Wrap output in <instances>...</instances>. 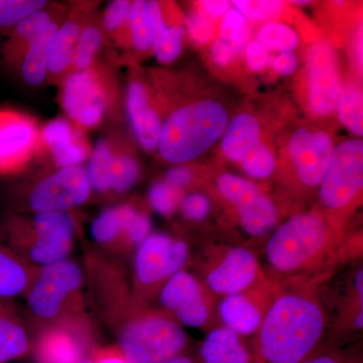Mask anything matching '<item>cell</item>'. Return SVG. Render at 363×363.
Here are the masks:
<instances>
[{
    "instance_id": "6da1fadb",
    "label": "cell",
    "mask_w": 363,
    "mask_h": 363,
    "mask_svg": "<svg viewBox=\"0 0 363 363\" xmlns=\"http://www.w3.org/2000/svg\"><path fill=\"white\" fill-rule=\"evenodd\" d=\"M326 318L311 285L300 284L272 301L259 330L252 363H298L319 342Z\"/></svg>"
},
{
    "instance_id": "7a4b0ae2",
    "label": "cell",
    "mask_w": 363,
    "mask_h": 363,
    "mask_svg": "<svg viewBox=\"0 0 363 363\" xmlns=\"http://www.w3.org/2000/svg\"><path fill=\"white\" fill-rule=\"evenodd\" d=\"M339 247L328 222L315 213L291 217L272 234L264 255L272 276L292 285H311L334 264Z\"/></svg>"
},
{
    "instance_id": "3957f363",
    "label": "cell",
    "mask_w": 363,
    "mask_h": 363,
    "mask_svg": "<svg viewBox=\"0 0 363 363\" xmlns=\"http://www.w3.org/2000/svg\"><path fill=\"white\" fill-rule=\"evenodd\" d=\"M128 363H164L187 346V334L168 313L143 309L135 298L109 319Z\"/></svg>"
},
{
    "instance_id": "277c9868",
    "label": "cell",
    "mask_w": 363,
    "mask_h": 363,
    "mask_svg": "<svg viewBox=\"0 0 363 363\" xmlns=\"http://www.w3.org/2000/svg\"><path fill=\"white\" fill-rule=\"evenodd\" d=\"M227 121L225 108L213 100L181 107L162 124L157 143L160 155L172 164L192 161L220 138Z\"/></svg>"
},
{
    "instance_id": "5b68a950",
    "label": "cell",
    "mask_w": 363,
    "mask_h": 363,
    "mask_svg": "<svg viewBox=\"0 0 363 363\" xmlns=\"http://www.w3.org/2000/svg\"><path fill=\"white\" fill-rule=\"evenodd\" d=\"M83 281L82 269L72 260L40 267L26 293L30 312L45 325L84 321Z\"/></svg>"
},
{
    "instance_id": "8992f818",
    "label": "cell",
    "mask_w": 363,
    "mask_h": 363,
    "mask_svg": "<svg viewBox=\"0 0 363 363\" xmlns=\"http://www.w3.org/2000/svg\"><path fill=\"white\" fill-rule=\"evenodd\" d=\"M74 233L73 219L61 212L37 213L28 226L16 220L9 221L6 226L9 250L37 269L67 259L73 247Z\"/></svg>"
},
{
    "instance_id": "52a82bcc",
    "label": "cell",
    "mask_w": 363,
    "mask_h": 363,
    "mask_svg": "<svg viewBox=\"0 0 363 363\" xmlns=\"http://www.w3.org/2000/svg\"><path fill=\"white\" fill-rule=\"evenodd\" d=\"M189 255L185 241L164 233L150 234L135 252L133 296L136 302L142 304L143 298L161 290L169 278L182 271Z\"/></svg>"
},
{
    "instance_id": "ba28073f",
    "label": "cell",
    "mask_w": 363,
    "mask_h": 363,
    "mask_svg": "<svg viewBox=\"0 0 363 363\" xmlns=\"http://www.w3.org/2000/svg\"><path fill=\"white\" fill-rule=\"evenodd\" d=\"M363 143L348 140L332 152L330 162L320 184V200L328 209L348 206L362 192Z\"/></svg>"
},
{
    "instance_id": "9c48e42d",
    "label": "cell",
    "mask_w": 363,
    "mask_h": 363,
    "mask_svg": "<svg viewBox=\"0 0 363 363\" xmlns=\"http://www.w3.org/2000/svg\"><path fill=\"white\" fill-rule=\"evenodd\" d=\"M217 188L236 209L243 230L252 238H264L276 228L279 212L266 195L240 177L224 174L217 181Z\"/></svg>"
},
{
    "instance_id": "30bf717a",
    "label": "cell",
    "mask_w": 363,
    "mask_h": 363,
    "mask_svg": "<svg viewBox=\"0 0 363 363\" xmlns=\"http://www.w3.org/2000/svg\"><path fill=\"white\" fill-rule=\"evenodd\" d=\"M90 192L84 168L77 166L60 169L35 186L28 196V205L37 213H66L87 201Z\"/></svg>"
},
{
    "instance_id": "8fae6325",
    "label": "cell",
    "mask_w": 363,
    "mask_h": 363,
    "mask_svg": "<svg viewBox=\"0 0 363 363\" xmlns=\"http://www.w3.org/2000/svg\"><path fill=\"white\" fill-rule=\"evenodd\" d=\"M61 102L68 116L79 125H98L107 108L106 88L99 74L93 69L72 72L64 83Z\"/></svg>"
},
{
    "instance_id": "7c38bea8",
    "label": "cell",
    "mask_w": 363,
    "mask_h": 363,
    "mask_svg": "<svg viewBox=\"0 0 363 363\" xmlns=\"http://www.w3.org/2000/svg\"><path fill=\"white\" fill-rule=\"evenodd\" d=\"M160 298L169 315L185 326L200 328L209 320L204 289L193 274L183 269L164 283Z\"/></svg>"
},
{
    "instance_id": "4fadbf2b",
    "label": "cell",
    "mask_w": 363,
    "mask_h": 363,
    "mask_svg": "<svg viewBox=\"0 0 363 363\" xmlns=\"http://www.w3.org/2000/svg\"><path fill=\"white\" fill-rule=\"evenodd\" d=\"M262 278L259 259L247 247H233L208 269L206 284L209 290L222 295L247 293Z\"/></svg>"
},
{
    "instance_id": "5bb4252c",
    "label": "cell",
    "mask_w": 363,
    "mask_h": 363,
    "mask_svg": "<svg viewBox=\"0 0 363 363\" xmlns=\"http://www.w3.org/2000/svg\"><path fill=\"white\" fill-rule=\"evenodd\" d=\"M38 130L30 117L0 109V175L20 172L33 156Z\"/></svg>"
},
{
    "instance_id": "9a60e30c",
    "label": "cell",
    "mask_w": 363,
    "mask_h": 363,
    "mask_svg": "<svg viewBox=\"0 0 363 363\" xmlns=\"http://www.w3.org/2000/svg\"><path fill=\"white\" fill-rule=\"evenodd\" d=\"M85 327V321L45 325L33 344L35 359L40 363H80L88 348Z\"/></svg>"
},
{
    "instance_id": "2e32d148",
    "label": "cell",
    "mask_w": 363,
    "mask_h": 363,
    "mask_svg": "<svg viewBox=\"0 0 363 363\" xmlns=\"http://www.w3.org/2000/svg\"><path fill=\"white\" fill-rule=\"evenodd\" d=\"M289 150L300 181L308 187L320 185L333 152L329 135L323 131L301 128L291 138Z\"/></svg>"
},
{
    "instance_id": "e0dca14e",
    "label": "cell",
    "mask_w": 363,
    "mask_h": 363,
    "mask_svg": "<svg viewBox=\"0 0 363 363\" xmlns=\"http://www.w3.org/2000/svg\"><path fill=\"white\" fill-rule=\"evenodd\" d=\"M340 93L333 51L328 45H318L310 56V104L318 116L335 109Z\"/></svg>"
},
{
    "instance_id": "ac0fdd59",
    "label": "cell",
    "mask_w": 363,
    "mask_h": 363,
    "mask_svg": "<svg viewBox=\"0 0 363 363\" xmlns=\"http://www.w3.org/2000/svg\"><path fill=\"white\" fill-rule=\"evenodd\" d=\"M42 138L60 169L80 166L89 154L82 133L65 118L50 121Z\"/></svg>"
},
{
    "instance_id": "d6986e66",
    "label": "cell",
    "mask_w": 363,
    "mask_h": 363,
    "mask_svg": "<svg viewBox=\"0 0 363 363\" xmlns=\"http://www.w3.org/2000/svg\"><path fill=\"white\" fill-rule=\"evenodd\" d=\"M126 106L138 142L145 150H156L162 124L156 111L150 106L143 84L133 82L128 86Z\"/></svg>"
},
{
    "instance_id": "ffe728a7",
    "label": "cell",
    "mask_w": 363,
    "mask_h": 363,
    "mask_svg": "<svg viewBox=\"0 0 363 363\" xmlns=\"http://www.w3.org/2000/svg\"><path fill=\"white\" fill-rule=\"evenodd\" d=\"M219 313L226 328L240 336H247L259 330L266 311L262 310L252 296L241 293L224 297Z\"/></svg>"
},
{
    "instance_id": "44dd1931",
    "label": "cell",
    "mask_w": 363,
    "mask_h": 363,
    "mask_svg": "<svg viewBox=\"0 0 363 363\" xmlns=\"http://www.w3.org/2000/svg\"><path fill=\"white\" fill-rule=\"evenodd\" d=\"M203 363H252V355L235 332L220 327L208 334L200 348Z\"/></svg>"
},
{
    "instance_id": "7402d4cb",
    "label": "cell",
    "mask_w": 363,
    "mask_h": 363,
    "mask_svg": "<svg viewBox=\"0 0 363 363\" xmlns=\"http://www.w3.org/2000/svg\"><path fill=\"white\" fill-rule=\"evenodd\" d=\"M32 348L25 325L7 302L0 298V363L25 357Z\"/></svg>"
},
{
    "instance_id": "603a6c76",
    "label": "cell",
    "mask_w": 363,
    "mask_h": 363,
    "mask_svg": "<svg viewBox=\"0 0 363 363\" xmlns=\"http://www.w3.org/2000/svg\"><path fill=\"white\" fill-rule=\"evenodd\" d=\"M39 269L30 266L9 248L0 245V298L28 293Z\"/></svg>"
},
{
    "instance_id": "cb8c5ba5",
    "label": "cell",
    "mask_w": 363,
    "mask_h": 363,
    "mask_svg": "<svg viewBox=\"0 0 363 363\" xmlns=\"http://www.w3.org/2000/svg\"><path fill=\"white\" fill-rule=\"evenodd\" d=\"M259 121L250 114L234 117L226 126L222 138V150L229 160L242 161L247 152L259 143Z\"/></svg>"
},
{
    "instance_id": "d4e9b609",
    "label": "cell",
    "mask_w": 363,
    "mask_h": 363,
    "mask_svg": "<svg viewBox=\"0 0 363 363\" xmlns=\"http://www.w3.org/2000/svg\"><path fill=\"white\" fill-rule=\"evenodd\" d=\"M57 28V23H52L28 43L20 62L21 75L28 85H40L45 80L49 65L50 48Z\"/></svg>"
},
{
    "instance_id": "484cf974",
    "label": "cell",
    "mask_w": 363,
    "mask_h": 363,
    "mask_svg": "<svg viewBox=\"0 0 363 363\" xmlns=\"http://www.w3.org/2000/svg\"><path fill=\"white\" fill-rule=\"evenodd\" d=\"M52 23L51 14L40 9L26 16L14 26L4 47V57L6 63L9 65H18L28 43Z\"/></svg>"
},
{
    "instance_id": "4316f807",
    "label": "cell",
    "mask_w": 363,
    "mask_h": 363,
    "mask_svg": "<svg viewBox=\"0 0 363 363\" xmlns=\"http://www.w3.org/2000/svg\"><path fill=\"white\" fill-rule=\"evenodd\" d=\"M81 30L82 28L76 21H66L57 28L50 48L48 65V72L52 75H59L71 66Z\"/></svg>"
},
{
    "instance_id": "83f0119b",
    "label": "cell",
    "mask_w": 363,
    "mask_h": 363,
    "mask_svg": "<svg viewBox=\"0 0 363 363\" xmlns=\"http://www.w3.org/2000/svg\"><path fill=\"white\" fill-rule=\"evenodd\" d=\"M118 208L121 231L114 252H130L140 247V243L150 235L152 225L149 217L140 213L135 208L128 205Z\"/></svg>"
},
{
    "instance_id": "f1b7e54d",
    "label": "cell",
    "mask_w": 363,
    "mask_h": 363,
    "mask_svg": "<svg viewBox=\"0 0 363 363\" xmlns=\"http://www.w3.org/2000/svg\"><path fill=\"white\" fill-rule=\"evenodd\" d=\"M113 152L111 145L105 140H99L91 154L86 174L90 187L97 192L111 190V169Z\"/></svg>"
},
{
    "instance_id": "f546056e",
    "label": "cell",
    "mask_w": 363,
    "mask_h": 363,
    "mask_svg": "<svg viewBox=\"0 0 363 363\" xmlns=\"http://www.w3.org/2000/svg\"><path fill=\"white\" fill-rule=\"evenodd\" d=\"M338 116L341 123L354 133H363V99L362 93L354 87L344 88L339 93L337 104Z\"/></svg>"
},
{
    "instance_id": "4dcf8cb0",
    "label": "cell",
    "mask_w": 363,
    "mask_h": 363,
    "mask_svg": "<svg viewBox=\"0 0 363 363\" xmlns=\"http://www.w3.org/2000/svg\"><path fill=\"white\" fill-rule=\"evenodd\" d=\"M101 44L102 33L98 26L89 25L82 28L71 62L75 71L90 69Z\"/></svg>"
},
{
    "instance_id": "1f68e13d",
    "label": "cell",
    "mask_w": 363,
    "mask_h": 363,
    "mask_svg": "<svg viewBox=\"0 0 363 363\" xmlns=\"http://www.w3.org/2000/svg\"><path fill=\"white\" fill-rule=\"evenodd\" d=\"M130 28L133 45L138 51H147L152 45V23L149 4L143 0L131 4Z\"/></svg>"
},
{
    "instance_id": "d6a6232c",
    "label": "cell",
    "mask_w": 363,
    "mask_h": 363,
    "mask_svg": "<svg viewBox=\"0 0 363 363\" xmlns=\"http://www.w3.org/2000/svg\"><path fill=\"white\" fill-rule=\"evenodd\" d=\"M121 231V214L118 207L107 209L93 221L91 226L93 240L113 252L116 250Z\"/></svg>"
},
{
    "instance_id": "836d02e7",
    "label": "cell",
    "mask_w": 363,
    "mask_h": 363,
    "mask_svg": "<svg viewBox=\"0 0 363 363\" xmlns=\"http://www.w3.org/2000/svg\"><path fill=\"white\" fill-rule=\"evenodd\" d=\"M45 4L42 0H0V30H13L26 16L44 9Z\"/></svg>"
},
{
    "instance_id": "e575fe53",
    "label": "cell",
    "mask_w": 363,
    "mask_h": 363,
    "mask_svg": "<svg viewBox=\"0 0 363 363\" xmlns=\"http://www.w3.org/2000/svg\"><path fill=\"white\" fill-rule=\"evenodd\" d=\"M259 39L267 48L283 52L292 51L298 42L297 33L293 28L279 23H269L262 26Z\"/></svg>"
},
{
    "instance_id": "d590c367",
    "label": "cell",
    "mask_w": 363,
    "mask_h": 363,
    "mask_svg": "<svg viewBox=\"0 0 363 363\" xmlns=\"http://www.w3.org/2000/svg\"><path fill=\"white\" fill-rule=\"evenodd\" d=\"M140 175V169L133 157L113 156L111 169V190L123 193L130 190Z\"/></svg>"
},
{
    "instance_id": "8d00e7d4",
    "label": "cell",
    "mask_w": 363,
    "mask_h": 363,
    "mask_svg": "<svg viewBox=\"0 0 363 363\" xmlns=\"http://www.w3.org/2000/svg\"><path fill=\"white\" fill-rule=\"evenodd\" d=\"M150 202L156 211L164 216H169L176 211L183 200L180 188L171 185L168 182H157L150 190Z\"/></svg>"
},
{
    "instance_id": "74e56055",
    "label": "cell",
    "mask_w": 363,
    "mask_h": 363,
    "mask_svg": "<svg viewBox=\"0 0 363 363\" xmlns=\"http://www.w3.org/2000/svg\"><path fill=\"white\" fill-rule=\"evenodd\" d=\"M242 166L248 175L264 179L272 175L276 161L267 147L257 143L242 160Z\"/></svg>"
},
{
    "instance_id": "f35d334b",
    "label": "cell",
    "mask_w": 363,
    "mask_h": 363,
    "mask_svg": "<svg viewBox=\"0 0 363 363\" xmlns=\"http://www.w3.org/2000/svg\"><path fill=\"white\" fill-rule=\"evenodd\" d=\"M221 35L223 39L231 42L233 51L240 52L245 48L248 37L247 21L238 9H230L225 13Z\"/></svg>"
},
{
    "instance_id": "ab89813d",
    "label": "cell",
    "mask_w": 363,
    "mask_h": 363,
    "mask_svg": "<svg viewBox=\"0 0 363 363\" xmlns=\"http://www.w3.org/2000/svg\"><path fill=\"white\" fill-rule=\"evenodd\" d=\"M233 4L245 18L264 21L277 18L284 9V4L277 0H235Z\"/></svg>"
},
{
    "instance_id": "60d3db41",
    "label": "cell",
    "mask_w": 363,
    "mask_h": 363,
    "mask_svg": "<svg viewBox=\"0 0 363 363\" xmlns=\"http://www.w3.org/2000/svg\"><path fill=\"white\" fill-rule=\"evenodd\" d=\"M184 30L181 26L167 28L166 32L152 44L157 60L162 63H171L178 58L182 51V37Z\"/></svg>"
},
{
    "instance_id": "b9f144b4",
    "label": "cell",
    "mask_w": 363,
    "mask_h": 363,
    "mask_svg": "<svg viewBox=\"0 0 363 363\" xmlns=\"http://www.w3.org/2000/svg\"><path fill=\"white\" fill-rule=\"evenodd\" d=\"M131 2L128 0H116L112 1L105 11L104 23L105 30L117 35L123 26L130 25Z\"/></svg>"
},
{
    "instance_id": "7bdbcfd3",
    "label": "cell",
    "mask_w": 363,
    "mask_h": 363,
    "mask_svg": "<svg viewBox=\"0 0 363 363\" xmlns=\"http://www.w3.org/2000/svg\"><path fill=\"white\" fill-rule=\"evenodd\" d=\"M181 206L185 217L194 221H201L206 218L211 208L209 199L200 193H194L184 197Z\"/></svg>"
},
{
    "instance_id": "ee69618b",
    "label": "cell",
    "mask_w": 363,
    "mask_h": 363,
    "mask_svg": "<svg viewBox=\"0 0 363 363\" xmlns=\"http://www.w3.org/2000/svg\"><path fill=\"white\" fill-rule=\"evenodd\" d=\"M189 33L197 43L204 44L208 42L213 33V26L202 13L190 14L187 21Z\"/></svg>"
},
{
    "instance_id": "f6af8a7d",
    "label": "cell",
    "mask_w": 363,
    "mask_h": 363,
    "mask_svg": "<svg viewBox=\"0 0 363 363\" xmlns=\"http://www.w3.org/2000/svg\"><path fill=\"white\" fill-rule=\"evenodd\" d=\"M245 59H247V66L252 71L262 70L269 63V56L267 48L259 40L250 43L245 51Z\"/></svg>"
},
{
    "instance_id": "bcb514c9",
    "label": "cell",
    "mask_w": 363,
    "mask_h": 363,
    "mask_svg": "<svg viewBox=\"0 0 363 363\" xmlns=\"http://www.w3.org/2000/svg\"><path fill=\"white\" fill-rule=\"evenodd\" d=\"M93 363H128L118 346H102L90 350Z\"/></svg>"
},
{
    "instance_id": "7dc6e473",
    "label": "cell",
    "mask_w": 363,
    "mask_h": 363,
    "mask_svg": "<svg viewBox=\"0 0 363 363\" xmlns=\"http://www.w3.org/2000/svg\"><path fill=\"white\" fill-rule=\"evenodd\" d=\"M147 4H149L150 23H152V44H154L162 37V33L166 32L168 26L164 23L160 4L157 1H150L147 2Z\"/></svg>"
},
{
    "instance_id": "c3c4849f",
    "label": "cell",
    "mask_w": 363,
    "mask_h": 363,
    "mask_svg": "<svg viewBox=\"0 0 363 363\" xmlns=\"http://www.w3.org/2000/svg\"><path fill=\"white\" fill-rule=\"evenodd\" d=\"M211 55L215 63L219 66H226L233 60V49L228 40L219 38L212 45Z\"/></svg>"
},
{
    "instance_id": "681fc988",
    "label": "cell",
    "mask_w": 363,
    "mask_h": 363,
    "mask_svg": "<svg viewBox=\"0 0 363 363\" xmlns=\"http://www.w3.org/2000/svg\"><path fill=\"white\" fill-rule=\"evenodd\" d=\"M274 68L281 75H291L297 68V58L293 52H281L274 59Z\"/></svg>"
},
{
    "instance_id": "f907efd6",
    "label": "cell",
    "mask_w": 363,
    "mask_h": 363,
    "mask_svg": "<svg viewBox=\"0 0 363 363\" xmlns=\"http://www.w3.org/2000/svg\"><path fill=\"white\" fill-rule=\"evenodd\" d=\"M167 182L177 188H182L188 185L192 179V173L190 169L185 167H175L169 169L167 173Z\"/></svg>"
},
{
    "instance_id": "816d5d0a",
    "label": "cell",
    "mask_w": 363,
    "mask_h": 363,
    "mask_svg": "<svg viewBox=\"0 0 363 363\" xmlns=\"http://www.w3.org/2000/svg\"><path fill=\"white\" fill-rule=\"evenodd\" d=\"M202 11L212 18H220L228 11L229 2L225 0H206L200 1Z\"/></svg>"
},
{
    "instance_id": "f5cc1de1",
    "label": "cell",
    "mask_w": 363,
    "mask_h": 363,
    "mask_svg": "<svg viewBox=\"0 0 363 363\" xmlns=\"http://www.w3.org/2000/svg\"><path fill=\"white\" fill-rule=\"evenodd\" d=\"M298 363H350L344 360L342 357H339L337 355H324V357H320L313 358L309 360H302Z\"/></svg>"
},
{
    "instance_id": "db71d44e",
    "label": "cell",
    "mask_w": 363,
    "mask_h": 363,
    "mask_svg": "<svg viewBox=\"0 0 363 363\" xmlns=\"http://www.w3.org/2000/svg\"><path fill=\"white\" fill-rule=\"evenodd\" d=\"M164 363H195L191 359L190 357H183V355H178V357L172 358V359L167 360Z\"/></svg>"
},
{
    "instance_id": "11a10c76",
    "label": "cell",
    "mask_w": 363,
    "mask_h": 363,
    "mask_svg": "<svg viewBox=\"0 0 363 363\" xmlns=\"http://www.w3.org/2000/svg\"><path fill=\"white\" fill-rule=\"evenodd\" d=\"M357 55L360 65L362 66V30H360V35H358Z\"/></svg>"
},
{
    "instance_id": "9f6ffc18",
    "label": "cell",
    "mask_w": 363,
    "mask_h": 363,
    "mask_svg": "<svg viewBox=\"0 0 363 363\" xmlns=\"http://www.w3.org/2000/svg\"><path fill=\"white\" fill-rule=\"evenodd\" d=\"M294 4H300V6H305V4H309L310 1H292Z\"/></svg>"
},
{
    "instance_id": "6f0895ef",
    "label": "cell",
    "mask_w": 363,
    "mask_h": 363,
    "mask_svg": "<svg viewBox=\"0 0 363 363\" xmlns=\"http://www.w3.org/2000/svg\"><path fill=\"white\" fill-rule=\"evenodd\" d=\"M80 363H93V362H91L90 359H87V358H85V359H83L82 362H81Z\"/></svg>"
}]
</instances>
